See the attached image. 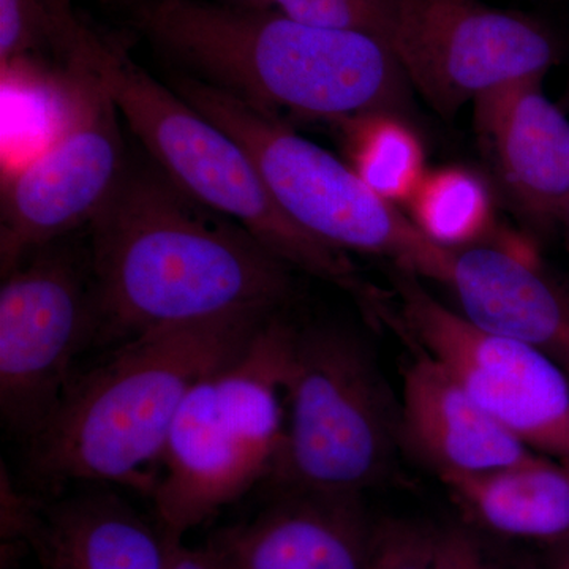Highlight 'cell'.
<instances>
[{
  "label": "cell",
  "instance_id": "6da1fadb",
  "mask_svg": "<svg viewBox=\"0 0 569 569\" xmlns=\"http://www.w3.org/2000/svg\"><path fill=\"white\" fill-rule=\"evenodd\" d=\"M89 227L96 346L241 312H283L295 271L246 228L194 200L151 157H129Z\"/></svg>",
  "mask_w": 569,
  "mask_h": 569
},
{
  "label": "cell",
  "instance_id": "7a4b0ae2",
  "mask_svg": "<svg viewBox=\"0 0 569 569\" xmlns=\"http://www.w3.org/2000/svg\"><path fill=\"white\" fill-rule=\"evenodd\" d=\"M140 24L190 77L282 119L340 123L403 116L408 82L395 52L362 33L331 31L276 10L204 0H152Z\"/></svg>",
  "mask_w": 569,
  "mask_h": 569
},
{
  "label": "cell",
  "instance_id": "3957f363",
  "mask_svg": "<svg viewBox=\"0 0 569 569\" xmlns=\"http://www.w3.org/2000/svg\"><path fill=\"white\" fill-rule=\"evenodd\" d=\"M276 313L241 310L162 326L114 347L71 380L29 438V471L41 485L114 482L152 496L153 466L190 389L238 358Z\"/></svg>",
  "mask_w": 569,
  "mask_h": 569
},
{
  "label": "cell",
  "instance_id": "277c9868",
  "mask_svg": "<svg viewBox=\"0 0 569 569\" xmlns=\"http://www.w3.org/2000/svg\"><path fill=\"white\" fill-rule=\"evenodd\" d=\"M296 328L276 313L238 358L201 378L183 399L152 493L167 537L183 539L268 478L284 438Z\"/></svg>",
  "mask_w": 569,
  "mask_h": 569
},
{
  "label": "cell",
  "instance_id": "5b68a950",
  "mask_svg": "<svg viewBox=\"0 0 569 569\" xmlns=\"http://www.w3.org/2000/svg\"><path fill=\"white\" fill-rule=\"evenodd\" d=\"M287 426L266 482L280 492L362 496L391 473L400 407L353 329L296 328L284 381Z\"/></svg>",
  "mask_w": 569,
  "mask_h": 569
},
{
  "label": "cell",
  "instance_id": "8992f818",
  "mask_svg": "<svg viewBox=\"0 0 569 569\" xmlns=\"http://www.w3.org/2000/svg\"><path fill=\"white\" fill-rule=\"evenodd\" d=\"M96 70L148 156L183 192L241 224L295 271L336 284L366 306L376 288L358 276L347 253L290 219L230 134L110 44H103Z\"/></svg>",
  "mask_w": 569,
  "mask_h": 569
},
{
  "label": "cell",
  "instance_id": "52a82bcc",
  "mask_svg": "<svg viewBox=\"0 0 569 569\" xmlns=\"http://www.w3.org/2000/svg\"><path fill=\"white\" fill-rule=\"evenodd\" d=\"M171 89L242 146L277 203L306 233L340 252L388 258L419 279H440L449 250L429 241L350 164L283 119L190 74H176Z\"/></svg>",
  "mask_w": 569,
  "mask_h": 569
},
{
  "label": "cell",
  "instance_id": "ba28073f",
  "mask_svg": "<svg viewBox=\"0 0 569 569\" xmlns=\"http://www.w3.org/2000/svg\"><path fill=\"white\" fill-rule=\"evenodd\" d=\"M396 307L378 299L372 316L391 321L448 367L493 418L527 448L569 466V377L538 350L485 331L441 305L418 276L396 268Z\"/></svg>",
  "mask_w": 569,
  "mask_h": 569
},
{
  "label": "cell",
  "instance_id": "9c48e42d",
  "mask_svg": "<svg viewBox=\"0 0 569 569\" xmlns=\"http://www.w3.org/2000/svg\"><path fill=\"white\" fill-rule=\"evenodd\" d=\"M389 48L408 82L445 118L479 97L545 81L568 43L548 21L481 0H397Z\"/></svg>",
  "mask_w": 569,
  "mask_h": 569
},
{
  "label": "cell",
  "instance_id": "30bf717a",
  "mask_svg": "<svg viewBox=\"0 0 569 569\" xmlns=\"http://www.w3.org/2000/svg\"><path fill=\"white\" fill-rule=\"evenodd\" d=\"M2 279L0 413L10 430L29 440L61 402L78 356L96 346L89 253L59 239Z\"/></svg>",
  "mask_w": 569,
  "mask_h": 569
},
{
  "label": "cell",
  "instance_id": "8fae6325",
  "mask_svg": "<svg viewBox=\"0 0 569 569\" xmlns=\"http://www.w3.org/2000/svg\"><path fill=\"white\" fill-rule=\"evenodd\" d=\"M121 118L99 77L73 126L31 160L2 173V277L40 247L91 223L110 200L130 157Z\"/></svg>",
  "mask_w": 569,
  "mask_h": 569
},
{
  "label": "cell",
  "instance_id": "7c38bea8",
  "mask_svg": "<svg viewBox=\"0 0 569 569\" xmlns=\"http://www.w3.org/2000/svg\"><path fill=\"white\" fill-rule=\"evenodd\" d=\"M475 130L498 190L538 233L561 228L569 212V118L522 81L473 102Z\"/></svg>",
  "mask_w": 569,
  "mask_h": 569
},
{
  "label": "cell",
  "instance_id": "4fadbf2b",
  "mask_svg": "<svg viewBox=\"0 0 569 569\" xmlns=\"http://www.w3.org/2000/svg\"><path fill=\"white\" fill-rule=\"evenodd\" d=\"M438 282L471 323L535 348L569 377V280L526 241L449 250Z\"/></svg>",
  "mask_w": 569,
  "mask_h": 569
},
{
  "label": "cell",
  "instance_id": "5bb4252c",
  "mask_svg": "<svg viewBox=\"0 0 569 569\" xmlns=\"http://www.w3.org/2000/svg\"><path fill=\"white\" fill-rule=\"evenodd\" d=\"M376 535L361 496L280 492L204 549L222 569H370Z\"/></svg>",
  "mask_w": 569,
  "mask_h": 569
},
{
  "label": "cell",
  "instance_id": "9a60e30c",
  "mask_svg": "<svg viewBox=\"0 0 569 569\" xmlns=\"http://www.w3.org/2000/svg\"><path fill=\"white\" fill-rule=\"evenodd\" d=\"M399 407L403 447L440 479L498 470L533 452L425 351L407 367Z\"/></svg>",
  "mask_w": 569,
  "mask_h": 569
},
{
  "label": "cell",
  "instance_id": "2e32d148",
  "mask_svg": "<svg viewBox=\"0 0 569 569\" xmlns=\"http://www.w3.org/2000/svg\"><path fill=\"white\" fill-rule=\"evenodd\" d=\"M467 518L500 537L569 542V466L531 452L498 470L440 479Z\"/></svg>",
  "mask_w": 569,
  "mask_h": 569
},
{
  "label": "cell",
  "instance_id": "e0dca14e",
  "mask_svg": "<svg viewBox=\"0 0 569 569\" xmlns=\"http://www.w3.org/2000/svg\"><path fill=\"white\" fill-rule=\"evenodd\" d=\"M44 569H164L162 530L126 501L82 496L47 509L32 538Z\"/></svg>",
  "mask_w": 569,
  "mask_h": 569
},
{
  "label": "cell",
  "instance_id": "ac0fdd59",
  "mask_svg": "<svg viewBox=\"0 0 569 569\" xmlns=\"http://www.w3.org/2000/svg\"><path fill=\"white\" fill-rule=\"evenodd\" d=\"M2 80V173L28 162L80 118L97 70H66L40 59L0 63Z\"/></svg>",
  "mask_w": 569,
  "mask_h": 569
},
{
  "label": "cell",
  "instance_id": "d6986e66",
  "mask_svg": "<svg viewBox=\"0 0 569 569\" xmlns=\"http://www.w3.org/2000/svg\"><path fill=\"white\" fill-rule=\"evenodd\" d=\"M411 222L448 250L496 242V208L488 182L466 167L427 171L408 201Z\"/></svg>",
  "mask_w": 569,
  "mask_h": 569
},
{
  "label": "cell",
  "instance_id": "ffe728a7",
  "mask_svg": "<svg viewBox=\"0 0 569 569\" xmlns=\"http://www.w3.org/2000/svg\"><path fill=\"white\" fill-rule=\"evenodd\" d=\"M348 164L391 204H408L427 173L421 138L403 116L376 112L340 123Z\"/></svg>",
  "mask_w": 569,
  "mask_h": 569
},
{
  "label": "cell",
  "instance_id": "44dd1931",
  "mask_svg": "<svg viewBox=\"0 0 569 569\" xmlns=\"http://www.w3.org/2000/svg\"><path fill=\"white\" fill-rule=\"evenodd\" d=\"M241 6L276 10L291 20L356 32L383 41L389 47L397 0H239Z\"/></svg>",
  "mask_w": 569,
  "mask_h": 569
},
{
  "label": "cell",
  "instance_id": "7402d4cb",
  "mask_svg": "<svg viewBox=\"0 0 569 569\" xmlns=\"http://www.w3.org/2000/svg\"><path fill=\"white\" fill-rule=\"evenodd\" d=\"M436 531L407 522L378 527L370 569H433Z\"/></svg>",
  "mask_w": 569,
  "mask_h": 569
},
{
  "label": "cell",
  "instance_id": "603a6c76",
  "mask_svg": "<svg viewBox=\"0 0 569 569\" xmlns=\"http://www.w3.org/2000/svg\"><path fill=\"white\" fill-rule=\"evenodd\" d=\"M433 569H498L470 531L449 527L436 531Z\"/></svg>",
  "mask_w": 569,
  "mask_h": 569
},
{
  "label": "cell",
  "instance_id": "cb8c5ba5",
  "mask_svg": "<svg viewBox=\"0 0 569 569\" xmlns=\"http://www.w3.org/2000/svg\"><path fill=\"white\" fill-rule=\"evenodd\" d=\"M2 537L7 539H28L29 542L36 537L44 511L33 505L28 497L21 496L13 482L2 468Z\"/></svg>",
  "mask_w": 569,
  "mask_h": 569
},
{
  "label": "cell",
  "instance_id": "d4e9b609",
  "mask_svg": "<svg viewBox=\"0 0 569 569\" xmlns=\"http://www.w3.org/2000/svg\"><path fill=\"white\" fill-rule=\"evenodd\" d=\"M164 537L167 565L164 569H222L204 548L193 549L183 545L182 538Z\"/></svg>",
  "mask_w": 569,
  "mask_h": 569
},
{
  "label": "cell",
  "instance_id": "484cf974",
  "mask_svg": "<svg viewBox=\"0 0 569 569\" xmlns=\"http://www.w3.org/2000/svg\"><path fill=\"white\" fill-rule=\"evenodd\" d=\"M550 569H569V542L559 546Z\"/></svg>",
  "mask_w": 569,
  "mask_h": 569
},
{
  "label": "cell",
  "instance_id": "4316f807",
  "mask_svg": "<svg viewBox=\"0 0 569 569\" xmlns=\"http://www.w3.org/2000/svg\"><path fill=\"white\" fill-rule=\"evenodd\" d=\"M561 107L565 108V111H569V80L567 84V92H565L563 102H561ZM561 230H563L565 239H567L569 246V212L567 219H565L563 224H561Z\"/></svg>",
  "mask_w": 569,
  "mask_h": 569
}]
</instances>
